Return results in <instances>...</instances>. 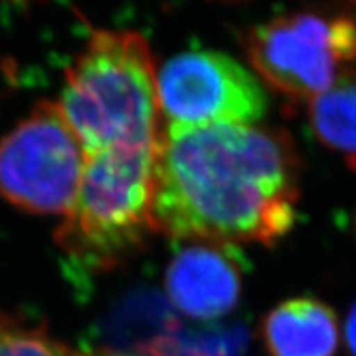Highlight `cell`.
<instances>
[{
  "label": "cell",
  "mask_w": 356,
  "mask_h": 356,
  "mask_svg": "<svg viewBox=\"0 0 356 356\" xmlns=\"http://www.w3.org/2000/svg\"><path fill=\"white\" fill-rule=\"evenodd\" d=\"M159 145L86 154L78 193L55 241L89 273L109 269L157 233L154 218Z\"/></svg>",
  "instance_id": "3957f363"
},
{
  "label": "cell",
  "mask_w": 356,
  "mask_h": 356,
  "mask_svg": "<svg viewBox=\"0 0 356 356\" xmlns=\"http://www.w3.org/2000/svg\"><path fill=\"white\" fill-rule=\"evenodd\" d=\"M86 152L56 102H42L0 139V197L37 215H66Z\"/></svg>",
  "instance_id": "5b68a950"
},
{
  "label": "cell",
  "mask_w": 356,
  "mask_h": 356,
  "mask_svg": "<svg viewBox=\"0 0 356 356\" xmlns=\"http://www.w3.org/2000/svg\"><path fill=\"white\" fill-rule=\"evenodd\" d=\"M299 175L284 131L236 124L162 131L155 226L186 243L274 244L296 222Z\"/></svg>",
  "instance_id": "6da1fadb"
},
{
  "label": "cell",
  "mask_w": 356,
  "mask_h": 356,
  "mask_svg": "<svg viewBox=\"0 0 356 356\" xmlns=\"http://www.w3.org/2000/svg\"><path fill=\"white\" fill-rule=\"evenodd\" d=\"M165 284L172 304L186 317L218 318L238 304L243 266L233 244L191 243L173 257Z\"/></svg>",
  "instance_id": "52a82bcc"
},
{
  "label": "cell",
  "mask_w": 356,
  "mask_h": 356,
  "mask_svg": "<svg viewBox=\"0 0 356 356\" xmlns=\"http://www.w3.org/2000/svg\"><path fill=\"white\" fill-rule=\"evenodd\" d=\"M83 356H154L149 351L137 348V350H113V348H101L89 351V353H83Z\"/></svg>",
  "instance_id": "4fadbf2b"
},
{
  "label": "cell",
  "mask_w": 356,
  "mask_h": 356,
  "mask_svg": "<svg viewBox=\"0 0 356 356\" xmlns=\"http://www.w3.org/2000/svg\"><path fill=\"white\" fill-rule=\"evenodd\" d=\"M142 350L154 356H241V341L228 333H168Z\"/></svg>",
  "instance_id": "8fae6325"
},
{
  "label": "cell",
  "mask_w": 356,
  "mask_h": 356,
  "mask_svg": "<svg viewBox=\"0 0 356 356\" xmlns=\"http://www.w3.org/2000/svg\"><path fill=\"white\" fill-rule=\"evenodd\" d=\"M244 47L270 88L310 101L356 63V19L309 12L275 17L252 26Z\"/></svg>",
  "instance_id": "277c9868"
},
{
  "label": "cell",
  "mask_w": 356,
  "mask_h": 356,
  "mask_svg": "<svg viewBox=\"0 0 356 356\" xmlns=\"http://www.w3.org/2000/svg\"><path fill=\"white\" fill-rule=\"evenodd\" d=\"M162 131L236 124L256 126L267 97L254 74L222 53L185 51L157 74Z\"/></svg>",
  "instance_id": "8992f818"
},
{
  "label": "cell",
  "mask_w": 356,
  "mask_h": 356,
  "mask_svg": "<svg viewBox=\"0 0 356 356\" xmlns=\"http://www.w3.org/2000/svg\"><path fill=\"white\" fill-rule=\"evenodd\" d=\"M0 356H83L29 320L0 312Z\"/></svg>",
  "instance_id": "30bf717a"
},
{
  "label": "cell",
  "mask_w": 356,
  "mask_h": 356,
  "mask_svg": "<svg viewBox=\"0 0 356 356\" xmlns=\"http://www.w3.org/2000/svg\"><path fill=\"white\" fill-rule=\"evenodd\" d=\"M346 345H348L351 356H356V304L350 310L346 318Z\"/></svg>",
  "instance_id": "7c38bea8"
},
{
  "label": "cell",
  "mask_w": 356,
  "mask_h": 356,
  "mask_svg": "<svg viewBox=\"0 0 356 356\" xmlns=\"http://www.w3.org/2000/svg\"><path fill=\"white\" fill-rule=\"evenodd\" d=\"M56 106L86 154L160 144L157 73L147 40L131 30L92 33L66 71Z\"/></svg>",
  "instance_id": "7a4b0ae2"
},
{
  "label": "cell",
  "mask_w": 356,
  "mask_h": 356,
  "mask_svg": "<svg viewBox=\"0 0 356 356\" xmlns=\"http://www.w3.org/2000/svg\"><path fill=\"white\" fill-rule=\"evenodd\" d=\"M309 102L310 124L317 139L356 168V70L345 71Z\"/></svg>",
  "instance_id": "9c48e42d"
},
{
  "label": "cell",
  "mask_w": 356,
  "mask_h": 356,
  "mask_svg": "<svg viewBox=\"0 0 356 356\" xmlns=\"http://www.w3.org/2000/svg\"><path fill=\"white\" fill-rule=\"evenodd\" d=\"M261 332L269 356H335L340 341L337 314L312 297L274 307Z\"/></svg>",
  "instance_id": "ba28073f"
}]
</instances>
